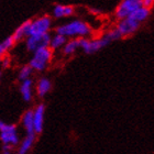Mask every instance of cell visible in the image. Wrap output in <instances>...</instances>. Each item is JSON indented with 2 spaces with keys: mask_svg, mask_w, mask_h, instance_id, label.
<instances>
[{
  "mask_svg": "<svg viewBox=\"0 0 154 154\" xmlns=\"http://www.w3.org/2000/svg\"><path fill=\"white\" fill-rule=\"evenodd\" d=\"M91 30L89 26L84 21L80 20H74L69 23L63 24L56 29V34L64 36V38H74V36H79V38H85L89 35Z\"/></svg>",
  "mask_w": 154,
  "mask_h": 154,
  "instance_id": "obj_1",
  "label": "cell"
},
{
  "mask_svg": "<svg viewBox=\"0 0 154 154\" xmlns=\"http://www.w3.org/2000/svg\"><path fill=\"white\" fill-rule=\"evenodd\" d=\"M53 51L50 48H41L34 52V56L30 61L29 66L32 71L42 72L46 68V65L52 58Z\"/></svg>",
  "mask_w": 154,
  "mask_h": 154,
  "instance_id": "obj_2",
  "label": "cell"
},
{
  "mask_svg": "<svg viewBox=\"0 0 154 154\" xmlns=\"http://www.w3.org/2000/svg\"><path fill=\"white\" fill-rule=\"evenodd\" d=\"M51 26L52 19L48 16L40 17V18L33 20V21H30L28 36L42 35V34L48 33V30L51 29Z\"/></svg>",
  "mask_w": 154,
  "mask_h": 154,
  "instance_id": "obj_3",
  "label": "cell"
},
{
  "mask_svg": "<svg viewBox=\"0 0 154 154\" xmlns=\"http://www.w3.org/2000/svg\"><path fill=\"white\" fill-rule=\"evenodd\" d=\"M0 141L2 142L3 145H9V146L18 144L20 139L16 125L3 122L0 127Z\"/></svg>",
  "mask_w": 154,
  "mask_h": 154,
  "instance_id": "obj_4",
  "label": "cell"
},
{
  "mask_svg": "<svg viewBox=\"0 0 154 154\" xmlns=\"http://www.w3.org/2000/svg\"><path fill=\"white\" fill-rule=\"evenodd\" d=\"M142 6V0H123L116 8V17L120 21L131 16L135 10Z\"/></svg>",
  "mask_w": 154,
  "mask_h": 154,
  "instance_id": "obj_5",
  "label": "cell"
},
{
  "mask_svg": "<svg viewBox=\"0 0 154 154\" xmlns=\"http://www.w3.org/2000/svg\"><path fill=\"white\" fill-rule=\"evenodd\" d=\"M78 44L79 48L83 50L87 54H93L96 52L103 50L109 44L105 38H96V40H89L86 38H78Z\"/></svg>",
  "mask_w": 154,
  "mask_h": 154,
  "instance_id": "obj_6",
  "label": "cell"
},
{
  "mask_svg": "<svg viewBox=\"0 0 154 154\" xmlns=\"http://www.w3.org/2000/svg\"><path fill=\"white\" fill-rule=\"evenodd\" d=\"M50 40H51L50 33H45V34H42V35L28 36L26 41V48L29 51L35 52L36 50L41 48H48Z\"/></svg>",
  "mask_w": 154,
  "mask_h": 154,
  "instance_id": "obj_7",
  "label": "cell"
},
{
  "mask_svg": "<svg viewBox=\"0 0 154 154\" xmlns=\"http://www.w3.org/2000/svg\"><path fill=\"white\" fill-rule=\"evenodd\" d=\"M139 28H140V24H139L138 22L133 21L132 19H130V18L121 20V21L118 23V26H116V29L118 30V32L120 33L121 38L132 35L133 33L138 31Z\"/></svg>",
  "mask_w": 154,
  "mask_h": 154,
  "instance_id": "obj_8",
  "label": "cell"
},
{
  "mask_svg": "<svg viewBox=\"0 0 154 154\" xmlns=\"http://www.w3.org/2000/svg\"><path fill=\"white\" fill-rule=\"evenodd\" d=\"M44 113H45V106L43 103H40L35 107L33 111V131L34 134L41 133L43 130L44 125Z\"/></svg>",
  "mask_w": 154,
  "mask_h": 154,
  "instance_id": "obj_9",
  "label": "cell"
},
{
  "mask_svg": "<svg viewBox=\"0 0 154 154\" xmlns=\"http://www.w3.org/2000/svg\"><path fill=\"white\" fill-rule=\"evenodd\" d=\"M74 13V7L69 5H61L58 3L53 8V16L55 18H64L69 17Z\"/></svg>",
  "mask_w": 154,
  "mask_h": 154,
  "instance_id": "obj_10",
  "label": "cell"
},
{
  "mask_svg": "<svg viewBox=\"0 0 154 154\" xmlns=\"http://www.w3.org/2000/svg\"><path fill=\"white\" fill-rule=\"evenodd\" d=\"M150 12H151V10L141 6L140 8H138V9L135 10L134 12L131 13V16L129 17V18L140 24L141 22H143V21H145V20L148 19L149 16H150Z\"/></svg>",
  "mask_w": 154,
  "mask_h": 154,
  "instance_id": "obj_11",
  "label": "cell"
},
{
  "mask_svg": "<svg viewBox=\"0 0 154 154\" xmlns=\"http://www.w3.org/2000/svg\"><path fill=\"white\" fill-rule=\"evenodd\" d=\"M30 21H26L23 22L20 26L17 28V30L14 31L12 35V38L14 40V42H18L20 40H22L23 38H28V32H29V26H30Z\"/></svg>",
  "mask_w": 154,
  "mask_h": 154,
  "instance_id": "obj_12",
  "label": "cell"
},
{
  "mask_svg": "<svg viewBox=\"0 0 154 154\" xmlns=\"http://www.w3.org/2000/svg\"><path fill=\"white\" fill-rule=\"evenodd\" d=\"M35 141V134H26V137L23 139L21 144L18 150V154H26L31 150L33 143Z\"/></svg>",
  "mask_w": 154,
  "mask_h": 154,
  "instance_id": "obj_13",
  "label": "cell"
},
{
  "mask_svg": "<svg viewBox=\"0 0 154 154\" xmlns=\"http://www.w3.org/2000/svg\"><path fill=\"white\" fill-rule=\"evenodd\" d=\"M52 88V84L50 82V79L48 78H41V79L38 80V86H36V93H38V97H44L46 96L48 94V91L51 90Z\"/></svg>",
  "mask_w": 154,
  "mask_h": 154,
  "instance_id": "obj_14",
  "label": "cell"
},
{
  "mask_svg": "<svg viewBox=\"0 0 154 154\" xmlns=\"http://www.w3.org/2000/svg\"><path fill=\"white\" fill-rule=\"evenodd\" d=\"M20 93L22 95L23 100L30 101L32 99V80H23L21 83V86H20Z\"/></svg>",
  "mask_w": 154,
  "mask_h": 154,
  "instance_id": "obj_15",
  "label": "cell"
},
{
  "mask_svg": "<svg viewBox=\"0 0 154 154\" xmlns=\"http://www.w3.org/2000/svg\"><path fill=\"white\" fill-rule=\"evenodd\" d=\"M22 125L23 128L26 129V134H34L33 131V111L28 110L22 117Z\"/></svg>",
  "mask_w": 154,
  "mask_h": 154,
  "instance_id": "obj_16",
  "label": "cell"
},
{
  "mask_svg": "<svg viewBox=\"0 0 154 154\" xmlns=\"http://www.w3.org/2000/svg\"><path fill=\"white\" fill-rule=\"evenodd\" d=\"M65 43H66V38L60 35V34H55L54 36H51L48 48H51L52 51L53 50H57V48H62L63 45H65Z\"/></svg>",
  "mask_w": 154,
  "mask_h": 154,
  "instance_id": "obj_17",
  "label": "cell"
},
{
  "mask_svg": "<svg viewBox=\"0 0 154 154\" xmlns=\"http://www.w3.org/2000/svg\"><path fill=\"white\" fill-rule=\"evenodd\" d=\"M79 48V44H78V38H73L71 41H68L65 43L64 48H63V53L65 55H71L77 51Z\"/></svg>",
  "mask_w": 154,
  "mask_h": 154,
  "instance_id": "obj_18",
  "label": "cell"
},
{
  "mask_svg": "<svg viewBox=\"0 0 154 154\" xmlns=\"http://www.w3.org/2000/svg\"><path fill=\"white\" fill-rule=\"evenodd\" d=\"M14 40L12 38V36H8V38L2 42V43H0V58L2 57L5 53H6L9 48H11L14 45Z\"/></svg>",
  "mask_w": 154,
  "mask_h": 154,
  "instance_id": "obj_19",
  "label": "cell"
},
{
  "mask_svg": "<svg viewBox=\"0 0 154 154\" xmlns=\"http://www.w3.org/2000/svg\"><path fill=\"white\" fill-rule=\"evenodd\" d=\"M32 68L30 67L29 65H26V66H23L21 69H20V73H19V79L21 82L23 80H26V79H30V76L32 74Z\"/></svg>",
  "mask_w": 154,
  "mask_h": 154,
  "instance_id": "obj_20",
  "label": "cell"
},
{
  "mask_svg": "<svg viewBox=\"0 0 154 154\" xmlns=\"http://www.w3.org/2000/svg\"><path fill=\"white\" fill-rule=\"evenodd\" d=\"M105 40H106L108 43L111 41H116V40H119V38H121V35H120V33L118 32V30L116 29H112V30H110L109 32L107 33L106 36H105Z\"/></svg>",
  "mask_w": 154,
  "mask_h": 154,
  "instance_id": "obj_21",
  "label": "cell"
},
{
  "mask_svg": "<svg viewBox=\"0 0 154 154\" xmlns=\"http://www.w3.org/2000/svg\"><path fill=\"white\" fill-rule=\"evenodd\" d=\"M11 63V58L9 56H7V55H3L2 57H1V65H2L3 68H7L8 66L10 65Z\"/></svg>",
  "mask_w": 154,
  "mask_h": 154,
  "instance_id": "obj_22",
  "label": "cell"
},
{
  "mask_svg": "<svg viewBox=\"0 0 154 154\" xmlns=\"http://www.w3.org/2000/svg\"><path fill=\"white\" fill-rule=\"evenodd\" d=\"M152 6H153V1H151V0H143L142 1V7H144V8H148V9L151 10Z\"/></svg>",
  "mask_w": 154,
  "mask_h": 154,
  "instance_id": "obj_23",
  "label": "cell"
},
{
  "mask_svg": "<svg viewBox=\"0 0 154 154\" xmlns=\"http://www.w3.org/2000/svg\"><path fill=\"white\" fill-rule=\"evenodd\" d=\"M2 154H11V146H9V145H3Z\"/></svg>",
  "mask_w": 154,
  "mask_h": 154,
  "instance_id": "obj_24",
  "label": "cell"
},
{
  "mask_svg": "<svg viewBox=\"0 0 154 154\" xmlns=\"http://www.w3.org/2000/svg\"><path fill=\"white\" fill-rule=\"evenodd\" d=\"M3 123V121H1V120H0V127H1V125H2Z\"/></svg>",
  "mask_w": 154,
  "mask_h": 154,
  "instance_id": "obj_25",
  "label": "cell"
},
{
  "mask_svg": "<svg viewBox=\"0 0 154 154\" xmlns=\"http://www.w3.org/2000/svg\"><path fill=\"white\" fill-rule=\"evenodd\" d=\"M0 64H1V58H0Z\"/></svg>",
  "mask_w": 154,
  "mask_h": 154,
  "instance_id": "obj_26",
  "label": "cell"
},
{
  "mask_svg": "<svg viewBox=\"0 0 154 154\" xmlns=\"http://www.w3.org/2000/svg\"><path fill=\"white\" fill-rule=\"evenodd\" d=\"M0 77H1V72H0Z\"/></svg>",
  "mask_w": 154,
  "mask_h": 154,
  "instance_id": "obj_27",
  "label": "cell"
}]
</instances>
